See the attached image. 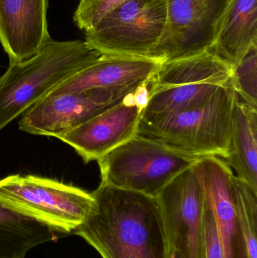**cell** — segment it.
I'll list each match as a JSON object with an SVG mask.
<instances>
[{
    "instance_id": "6da1fadb",
    "label": "cell",
    "mask_w": 257,
    "mask_h": 258,
    "mask_svg": "<svg viewBox=\"0 0 257 258\" xmlns=\"http://www.w3.org/2000/svg\"><path fill=\"white\" fill-rule=\"evenodd\" d=\"M95 206L72 233L102 258H170L158 199L101 183Z\"/></svg>"
},
{
    "instance_id": "7a4b0ae2",
    "label": "cell",
    "mask_w": 257,
    "mask_h": 258,
    "mask_svg": "<svg viewBox=\"0 0 257 258\" xmlns=\"http://www.w3.org/2000/svg\"><path fill=\"white\" fill-rule=\"evenodd\" d=\"M101 57L84 41L51 38L33 57L10 63L0 77V131Z\"/></svg>"
},
{
    "instance_id": "3957f363",
    "label": "cell",
    "mask_w": 257,
    "mask_h": 258,
    "mask_svg": "<svg viewBox=\"0 0 257 258\" xmlns=\"http://www.w3.org/2000/svg\"><path fill=\"white\" fill-rule=\"evenodd\" d=\"M236 92L232 78L201 105L140 119L138 136L194 157L229 155Z\"/></svg>"
},
{
    "instance_id": "277c9868",
    "label": "cell",
    "mask_w": 257,
    "mask_h": 258,
    "mask_svg": "<svg viewBox=\"0 0 257 258\" xmlns=\"http://www.w3.org/2000/svg\"><path fill=\"white\" fill-rule=\"evenodd\" d=\"M0 203L49 226L72 233L95 206L92 194L54 179L12 174L0 180Z\"/></svg>"
},
{
    "instance_id": "5b68a950",
    "label": "cell",
    "mask_w": 257,
    "mask_h": 258,
    "mask_svg": "<svg viewBox=\"0 0 257 258\" xmlns=\"http://www.w3.org/2000/svg\"><path fill=\"white\" fill-rule=\"evenodd\" d=\"M199 159L136 135L98 162L101 183L157 198Z\"/></svg>"
},
{
    "instance_id": "8992f818",
    "label": "cell",
    "mask_w": 257,
    "mask_h": 258,
    "mask_svg": "<svg viewBox=\"0 0 257 258\" xmlns=\"http://www.w3.org/2000/svg\"><path fill=\"white\" fill-rule=\"evenodd\" d=\"M232 70L211 51L161 63L149 82L150 98L141 119L204 104L231 80Z\"/></svg>"
},
{
    "instance_id": "52a82bcc",
    "label": "cell",
    "mask_w": 257,
    "mask_h": 258,
    "mask_svg": "<svg viewBox=\"0 0 257 258\" xmlns=\"http://www.w3.org/2000/svg\"><path fill=\"white\" fill-rule=\"evenodd\" d=\"M167 6L168 0H126L85 32L84 42L103 56L149 58L164 34Z\"/></svg>"
},
{
    "instance_id": "ba28073f",
    "label": "cell",
    "mask_w": 257,
    "mask_h": 258,
    "mask_svg": "<svg viewBox=\"0 0 257 258\" xmlns=\"http://www.w3.org/2000/svg\"><path fill=\"white\" fill-rule=\"evenodd\" d=\"M230 0H168L165 30L149 59L164 63L209 51Z\"/></svg>"
},
{
    "instance_id": "9c48e42d",
    "label": "cell",
    "mask_w": 257,
    "mask_h": 258,
    "mask_svg": "<svg viewBox=\"0 0 257 258\" xmlns=\"http://www.w3.org/2000/svg\"><path fill=\"white\" fill-rule=\"evenodd\" d=\"M140 84L49 94L23 114L19 128L31 135L57 138L122 102Z\"/></svg>"
},
{
    "instance_id": "30bf717a",
    "label": "cell",
    "mask_w": 257,
    "mask_h": 258,
    "mask_svg": "<svg viewBox=\"0 0 257 258\" xmlns=\"http://www.w3.org/2000/svg\"><path fill=\"white\" fill-rule=\"evenodd\" d=\"M193 165L176 176L157 197L170 251L183 258H202L205 197Z\"/></svg>"
},
{
    "instance_id": "8fae6325",
    "label": "cell",
    "mask_w": 257,
    "mask_h": 258,
    "mask_svg": "<svg viewBox=\"0 0 257 258\" xmlns=\"http://www.w3.org/2000/svg\"><path fill=\"white\" fill-rule=\"evenodd\" d=\"M133 92L57 138L72 147L85 163L98 162L137 135L143 111L134 104Z\"/></svg>"
},
{
    "instance_id": "7c38bea8",
    "label": "cell",
    "mask_w": 257,
    "mask_h": 258,
    "mask_svg": "<svg viewBox=\"0 0 257 258\" xmlns=\"http://www.w3.org/2000/svg\"><path fill=\"white\" fill-rule=\"evenodd\" d=\"M193 166L215 220L223 258H249L232 196V168L216 156L199 158Z\"/></svg>"
},
{
    "instance_id": "4fadbf2b",
    "label": "cell",
    "mask_w": 257,
    "mask_h": 258,
    "mask_svg": "<svg viewBox=\"0 0 257 258\" xmlns=\"http://www.w3.org/2000/svg\"><path fill=\"white\" fill-rule=\"evenodd\" d=\"M48 0H0V42L10 63L37 54L51 39Z\"/></svg>"
},
{
    "instance_id": "5bb4252c",
    "label": "cell",
    "mask_w": 257,
    "mask_h": 258,
    "mask_svg": "<svg viewBox=\"0 0 257 258\" xmlns=\"http://www.w3.org/2000/svg\"><path fill=\"white\" fill-rule=\"evenodd\" d=\"M161 63L149 58L103 56L60 83L51 95L116 89L150 81Z\"/></svg>"
},
{
    "instance_id": "9a60e30c",
    "label": "cell",
    "mask_w": 257,
    "mask_h": 258,
    "mask_svg": "<svg viewBox=\"0 0 257 258\" xmlns=\"http://www.w3.org/2000/svg\"><path fill=\"white\" fill-rule=\"evenodd\" d=\"M257 43V0H230L209 51L233 69Z\"/></svg>"
},
{
    "instance_id": "2e32d148",
    "label": "cell",
    "mask_w": 257,
    "mask_h": 258,
    "mask_svg": "<svg viewBox=\"0 0 257 258\" xmlns=\"http://www.w3.org/2000/svg\"><path fill=\"white\" fill-rule=\"evenodd\" d=\"M226 163L235 176L257 191V108L236 94Z\"/></svg>"
},
{
    "instance_id": "e0dca14e",
    "label": "cell",
    "mask_w": 257,
    "mask_h": 258,
    "mask_svg": "<svg viewBox=\"0 0 257 258\" xmlns=\"http://www.w3.org/2000/svg\"><path fill=\"white\" fill-rule=\"evenodd\" d=\"M57 233L0 203V258H24L32 248L57 239Z\"/></svg>"
},
{
    "instance_id": "ac0fdd59",
    "label": "cell",
    "mask_w": 257,
    "mask_h": 258,
    "mask_svg": "<svg viewBox=\"0 0 257 258\" xmlns=\"http://www.w3.org/2000/svg\"><path fill=\"white\" fill-rule=\"evenodd\" d=\"M232 191L248 257L257 258V191L235 174L232 177Z\"/></svg>"
},
{
    "instance_id": "d6986e66",
    "label": "cell",
    "mask_w": 257,
    "mask_h": 258,
    "mask_svg": "<svg viewBox=\"0 0 257 258\" xmlns=\"http://www.w3.org/2000/svg\"><path fill=\"white\" fill-rule=\"evenodd\" d=\"M232 83L241 99L257 106V43L247 50L232 70Z\"/></svg>"
},
{
    "instance_id": "ffe728a7",
    "label": "cell",
    "mask_w": 257,
    "mask_h": 258,
    "mask_svg": "<svg viewBox=\"0 0 257 258\" xmlns=\"http://www.w3.org/2000/svg\"><path fill=\"white\" fill-rule=\"evenodd\" d=\"M126 0H79L73 15L75 25L87 32L110 10Z\"/></svg>"
},
{
    "instance_id": "44dd1931",
    "label": "cell",
    "mask_w": 257,
    "mask_h": 258,
    "mask_svg": "<svg viewBox=\"0 0 257 258\" xmlns=\"http://www.w3.org/2000/svg\"><path fill=\"white\" fill-rule=\"evenodd\" d=\"M202 258H223L215 220L206 201L204 213Z\"/></svg>"
},
{
    "instance_id": "7402d4cb",
    "label": "cell",
    "mask_w": 257,
    "mask_h": 258,
    "mask_svg": "<svg viewBox=\"0 0 257 258\" xmlns=\"http://www.w3.org/2000/svg\"><path fill=\"white\" fill-rule=\"evenodd\" d=\"M149 82H144L137 86L133 92L134 104L143 111L149 104L150 92H149Z\"/></svg>"
},
{
    "instance_id": "603a6c76",
    "label": "cell",
    "mask_w": 257,
    "mask_h": 258,
    "mask_svg": "<svg viewBox=\"0 0 257 258\" xmlns=\"http://www.w3.org/2000/svg\"><path fill=\"white\" fill-rule=\"evenodd\" d=\"M170 258H183L181 257V254L175 252V251H170Z\"/></svg>"
}]
</instances>
